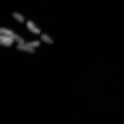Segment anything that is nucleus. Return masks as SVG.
Returning a JSON list of instances; mask_svg holds the SVG:
<instances>
[{
  "label": "nucleus",
  "instance_id": "f257e3e1",
  "mask_svg": "<svg viewBox=\"0 0 124 124\" xmlns=\"http://www.w3.org/2000/svg\"><path fill=\"white\" fill-rule=\"evenodd\" d=\"M14 41L11 37L1 35L0 36V43L2 45L10 46Z\"/></svg>",
  "mask_w": 124,
  "mask_h": 124
},
{
  "label": "nucleus",
  "instance_id": "39448f33",
  "mask_svg": "<svg viewBox=\"0 0 124 124\" xmlns=\"http://www.w3.org/2000/svg\"><path fill=\"white\" fill-rule=\"evenodd\" d=\"M11 37L14 40H15L19 44L23 45L24 44V40L23 38L13 33Z\"/></svg>",
  "mask_w": 124,
  "mask_h": 124
},
{
  "label": "nucleus",
  "instance_id": "f03ea898",
  "mask_svg": "<svg viewBox=\"0 0 124 124\" xmlns=\"http://www.w3.org/2000/svg\"><path fill=\"white\" fill-rule=\"evenodd\" d=\"M27 26L29 30L34 33L38 35L41 32L40 29L31 21H28L27 23Z\"/></svg>",
  "mask_w": 124,
  "mask_h": 124
},
{
  "label": "nucleus",
  "instance_id": "0eeeda50",
  "mask_svg": "<svg viewBox=\"0 0 124 124\" xmlns=\"http://www.w3.org/2000/svg\"><path fill=\"white\" fill-rule=\"evenodd\" d=\"M12 15L15 19L17 20L20 22H24L25 20L23 16L17 12H14L12 13Z\"/></svg>",
  "mask_w": 124,
  "mask_h": 124
},
{
  "label": "nucleus",
  "instance_id": "423d86ee",
  "mask_svg": "<svg viewBox=\"0 0 124 124\" xmlns=\"http://www.w3.org/2000/svg\"><path fill=\"white\" fill-rule=\"evenodd\" d=\"M41 38L43 41L49 44H52L53 43V41L52 39L46 34H42L41 36Z\"/></svg>",
  "mask_w": 124,
  "mask_h": 124
},
{
  "label": "nucleus",
  "instance_id": "6e6552de",
  "mask_svg": "<svg viewBox=\"0 0 124 124\" xmlns=\"http://www.w3.org/2000/svg\"><path fill=\"white\" fill-rule=\"evenodd\" d=\"M27 45L30 46V47L33 48L37 47L39 46L40 42L39 41H35L32 42L28 43H26Z\"/></svg>",
  "mask_w": 124,
  "mask_h": 124
},
{
  "label": "nucleus",
  "instance_id": "7ed1b4c3",
  "mask_svg": "<svg viewBox=\"0 0 124 124\" xmlns=\"http://www.w3.org/2000/svg\"><path fill=\"white\" fill-rule=\"evenodd\" d=\"M17 48L19 50L24 51H26L28 52L33 53L35 52V49L33 48L30 47L24 44L23 45L18 44L17 46Z\"/></svg>",
  "mask_w": 124,
  "mask_h": 124
},
{
  "label": "nucleus",
  "instance_id": "20e7f679",
  "mask_svg": "<svg viewBox=\"0 0 124 124\" xmlns=\"http://www.w3.org/2000/svg\"><path fill=\"white\" fill-rule=\"evenodd\" d=\"M0 33L1 35L10 37H11L14 33L12 31L3 28H1Z\"/></svg>",
  "mask_w": 124,
  "mask_h": 124
}]
</instances>
